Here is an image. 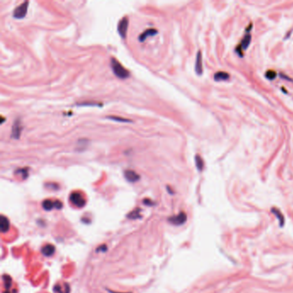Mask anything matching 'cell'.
Listing matches in <instances>:
<instances>
[{
	"label": "cell",
	"instance_id": "cell-1",
	"mask_svg": "<svg viewBox=\"0 0 293 293\" xmlns=\"http://www.w3.org/2000/svg\"><path fill=\"white\" fill-rule=\"evenodd\" d=\"M111 67L113 70V72L114 73V75L116 76L117 78H121V79H125V78H129L130 76V72L127 71V69L124 67L123 65H121L120 62L118 61L117 59L112 58L110 62Z\"/></svg>",
	"mask_w": 293,
	"mask_h": 293
},
{
	"label": "cell",
	"instance_id": "cell-2",
	"mask_svg": "<svg viewBox=\"0 0 293 293\" xmlns=\"http://www.w3.org/2000/svg\"><path fill=\"white\" fill-rule=\"evenodd\" d=\"M30 2L25 1L23 3H21L20 5L16 7L15 10L13 11V16L16 19H23L26 16L28 8H29Z\"/></svg>",
	"mask_w": 293,
	"mask_h": 293
},
{
	"label": "cell",
	"instance_id": "cell-3",
	"mask_svg": "<svg viewBox=\"0 0 293 293\" xmlns=\"http://www.w3.org/2000/svg\"><path fill=\"white\" fill-rule=\"evenodd\" d=\"M70 201L77 207H83L85 205V199L82 193L78 192H73L70 195Z\"/></svg>",
	"mask_w": 293,
	"mask_h": 293
},
{
	"label": "cell",
	"instance_id": "cell-4",
	"mask_svg": "<svg viewBox=\"0 0 293 293\" xmlns=\"http://www.w3.org/2000/svg\"><path fill=\"white\" fill-rule=\"evenodd\" d=\"M128 23H129L128 18L126 17V16L123 17V18H121V21L118 23V33H119V35H120L122 38H126V36H127V30H128Z\"/></svg>",
	"mask_w": 293,
	"mask_h": 293
},
{
	"label": "cell",
	"instance_id": "cell-5",
	"mask_svg": "<svg viewBox=\"0 0 293 293\" xmlns=\"http://www.w3.org/2000/svg\"><path fill=\"white\" fill-rule=\"evenodd\" d=\"M21 133H22V125H21V121L19 119H17L13 123L10 137L15 139H18L21 136Z\"/></svg>",
	"mask_w": 293,
	"mask_h": 293
},
{
	"label": "cell",
	"instance_id": "cell-6",
	"mask_svg": "<svg viewBox=\"0 0 293 293\" xmlns=\"http://www.w3.org/2000/svg\"><path fill=\"white\" fill-rule=\"evenodd\" d=\"M169 221L174 225H182L187 221V215L184 212H180L177 215L170 217L169 218Z\"/></svg>",
	"mask_w": 293,
	"mask_h": 293
},
{
	"label": "cell",
	"instance_id": "cell-7",
	"mask_svg": "<svg viewBox=\"0 0 293 293\" xmlns=\"http://www.w3.org/2000/svg\"><path fill=\"white\" fill-rule=\"evenodd\" d=\"M124 176L126 177V179L130 182H136L140 178L139 175H138L134 170H126L124 173Z\"/></svg>",
	"mask_w": 293,
	"mask_h": 293
},
{
	"label": "cell",
	"instance_id": "cell-8",
	"mask_svg": "<svg viewBox=\"0 0 293 293\" xmlns=\"http://www.w3.org/2000/svg\"><path fill=\"white\" fill-rule=\"evenodd\" d=\"M195 72L199 76H200L203 73V65H202V55L201 52L198 51L197 55H196V61H195Z\"/></svg>",
	"mask_w": 293,
	"mask_h": 293
},
{
	"label": "cell",
	"instance_id": "cell-9",
	"mask_svg": "<svg viewBox=\"0 0 293 293\" xmlns=\"http://www.w3.org/2000/svg\"><path fill=\"white\" fill-rule=\"evenodd\" d=\"M157 34V30H155V29H148L146 30L144 32H143L138 37V41H139L140 42H143L145 40L147 39V37H149V36H153Z\"/></svg>",
	"mask_w": 293,
	"mask_h": 293
},
{
	"label": "cell",
	"instance_id": "cell-10",
	"mask_svg": "<svg viewBox=\"0 0 293 293\" xmlns=\"http://www.w3.org/2000/svg\"><path fill=\"white\" fill-rule=\"evenodd\" d=\"M54 251H55V247L52 244H46L43 246L42 248H41V253L47 257L52 256V254H54Z\"/></svg>",
	"mask_w": 293,
	"mask_h": 293
},
{
	"label": "cell",
	"instance_id": "cell-11",
	"mask_svg": "<svg viewBox=\"0 0 293 293\" xmlns=\"http://www.w3.org/2000/svg\"><path fill=\"white\" fill-rule=\"evenodd\" d=\"M0 228L3 233H5L9 231L10 229V221L9 219L4 217V216H1V219H0Z\"/></svg>",
	"mask_w": 293,
	"mask_h": 293
},
{
	"label": "cell",
	"instance_id": "cell-12",
	"mask_svg": "<svg viewBox=\"0 0 293 293\" xmlns=\"http://www.w3.org/2000/svg\"><path fill=\"white\" fill-rule=\"evenodd\" d=\"M54 290L57 293H70V286L68 284H63L62 285H57L54 287Z\"/></svg>",
	"mask_w": 293,
	"mask_h": 293
},
{
	"label": "cell",
	"instance_id": "cell-13",
	"mask_svg": "<svg viewBox=\"0 0 293 293\" xmlns=\"http://www.w3.org/2000/svg\"><path fill=\"white\" fill-rule=\"evenodd\" d=\"M229 78H230V75L224 72H217L214 75V79L216 81H225V80H228Z\"/></svg>",
	"mask_w": 293,
	"mask_h": 293
},
{
	"label": "cell",
	"instance_id": "cell-14",
	"mask_svg": "<svg viewBox=\"0 0 293 293\" xmlns=\"http://www.w3.org/2000/svg\"><path fill=\"white\" fill-rule=\"evenodd\" d=\"M194 160H195V164L197 170H199V171H202L203 169H204V162H203V160H202L201 156H199V155H196L195 157H194Z\"/></svg>",
	"mask_w": 293,
	"mask_h": 293
},
{
	"label": "cell",
	"instance_id": "cell-15",
	"mask_svg": "<svg viewBox=\"0 0 293 293\" xmlns=\"http://www.w3.org/2000/svg\"><path fill=\"white\" fill-rule=\"evenodd\" d=\"M250 41L251 35L249 34H247V35H246L244 36V38L242 39V41H241V48L243 49V50H246V49L248 47V46H249Z\"/></svg>",
	"mask_w": 293,
	"mask_h": 293
},
{
	"label": "cell",
	"instance_id": "cell-16",
	"mask_svg": "<svg viewBox=\"0 0 293 293\" xmlns=\"http://www.w3.org/2000/svg\"><path fill=\"white\" fill-rule=\"evenodd\" d=\"M42 207L46 211H51L54 207V201H52L50 199H46L42 202Z\"/></svg>",
	"mask_w": 293,
	"mask_h": 293
},
{
	"label": "cell",
	"instance_id": "cell-17",
	"mask_svg": "<svg viewBox=\"0 0 293 293\" xmlns=\"http://www.w3.org/2000/svg\"><path fill=\"white\" fill-rule=\"evenodd\" d=\"M140 212H141V209H135L133 210V212H130L127 217L131 219H137V218H141V214H140Z\"/></svg>",
	"mask_w": 293,
	"mask_h": 293
},
{
	"label": "cell",
	"instance_id": "cell-18",
	"mask_svg": "<svg viewBox=\"0 0 293 293\" xmlns=\"http://www.w3.org/2000/svg\"><path fill=\"white\" fill-rule=\"evenodd\" d=\"M107 118L114 121H118V122H131L130 120H127V119H124V118L117 117V116H108Z\"/></svg>",
	"mask_w": 293,
	"mask_h": 293
},
{
	"label": "cell",
	"instance_id": "cell-19",
	"mask_svg": "<svg viewBox=\"0 0 293 293\" xmlns=\"http://www.w3.org/2000/svg\"><path fill=\"white\" fill-rule=\"evenodd\" d=\"M3 281H4V285L6 288H10L11 286V283H12V281H11V279H10V276H7V275H3Z\"/></svg>",
	"mask_w": 293,
	"mask_h": 293
},
{
	"label": "cell",
	"instance_id": "cell-20",
	"mask_svg": "<svg viewBox=\"0 0 293 293\" xmlns=\"http://www.w3.org/2000/svg\"><path fill=\"white\" fill-rule=\"evenodd\" d=\"M271 211H272V212H274V214H275V215L276 216H278L277 218H279V222H280V225H281V226H283V224H284V218H283V216H282V214H281V213H280V212L279 211H275V209H273V210H271Z\"/></svg>",
	"mask_w": 293,
	"mask_h": 293
},
{
	"label": "cell",
	"instance_id": "cell-21",
	"mask_svg": "<svg viewBox=\"0 0 293 293\" xmlns=\"http://www.w3.org/2000/svg\"><path fill=\"white\" fill-rule=\"evenodd\" d=\"M27 171H28V170H27V169H24V170H17V172H20V174H22V175H23V179L27 178V176H29V173L27 172Z\"/></svg>",
	"mask_w": 293,
	"mask_h": 293
},
{
	"label": "cell",
	"instance_id": "cell-22",
	"mask_svg": "<svg viewBox=\"0 0 293 293\" xmlns=\"http://www.w3.org/2000/svg\"><path fill=\"white\" fill-rule=\"evenodd\" d=\"M63 205H62V203L59 200H55L54 201V207L56 209H61Z\"/></svg>",
	"mask_w": 293,
	"mask_h": 293
},
{
	"label": "cell",
	"instance_id": "cell-23",
	"mask_svg": "<svg viewBox=\"0 0 293 293\" xmlns=\"http://www.w3.org/2000/svg\"><path fill=\"white\" fill-rule=\"evenodd\" d=\"M144 204H145V205H153V202L151 201L150 199H145L144 200Z\"/></svg>",
	"mask_w": 293,
	"mask_h": 293
},
{
	"label": "cell",
	"instance_id": "cell-24",
	"mask_svg": "<svg viewBox=\"0 0 293 293\" xmlns=\"http://www.w3.org/2000/svg\"><path fill=\"white\" fill-rule=\"evenodd\" d=\"M100 249H101V250H103V251H106V249H107V247H106L105 245H103V246H101V247H98L97 249H96V251L98 252V251L100 250Z\"/></svg>",
	"mask_w": 293,
	"mask_h": 293
},
{
	"label": "cell",
	"instance_id": "cell-25",
	"mask_svg": "<svg viewBox=\"0 0 293 293\" xmlns=\"http://www.w3.org/2000/svg\"><path fill=\"white\" fill-rule=\"evenodd\" d=\"M281 77H282V78H285V76L284 75H282L281 76ZM287 79H289V80H290V81H292V80H291V79H290V78H286Z\"/></svg>",
	"mask_w": 293,
	"mask_h": 293
},
{
	"label": "cell",
	"instance_id": "cell-26",
	"mask_svg": "<svg viewBox=\"0 0 293 293\" xmlns=\"http://www.w3.org/2000/svg\"><path fill=\"white\" fill-rule=\"evenodd\" d=\"M111 293H118V292H114V291H110Z\"/></svg>",
	"mask_w": 293,
	"mask_h": 293
}]
</instances>
